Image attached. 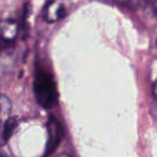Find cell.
Instances as JSON below:
<instances>
[{
  "mask_svg": "<svg viewBox=\"0 0 157 157\" xmlns=\"http://www.w3.org/2000/svg\"><path fill=\"white\" fill-rule=\"evenodd\" d=\"M34 93L38 103L44 109H52L57 105L58 92L52 76L45 71H38L34 79Z\"/></svg>",
  "mask_w": 157,
  "mask_h": 157,
  "instance_id": "cell-1",
  "label": "cell"
},
{
  "mask_svg": "<svg viewBox=\"0 0 157 157\" xmlns=\"http://www.w3.org/2000/svg\"><path fill=\"white\" fill-rule=\"evenodd\" d=\"M47 131H48V142L43 157H48L55 151L57 146L60 144L63 134V131L61 123L53 116H51L49 118L47 123Z\"/></svg>",
  "mask_w": 157,
  "mask_h": 157,
  "instance_id": "cell-2",
  "label": "cell"
},
{
  "mask_svg": "<svg viewBox=\"0 0 157 157\" xmlns=\"http://www.w3.org/2000/svg\"><path fill=\"white\" fill-rule=\"evenodd\" d=\"M66 15V9L62 3L49 2L45 6L44 18L49 22H53L63 18Z\"/></svg>",
  "mask_w": 157,
  "mask_h": 157,
  "instance_id": "cell-3",
  "label": "cell"
},
{
  "mask_svg": "<svg viewBox=\"0 0 157 157\" xmlns=\"http://www.w3.org/2000/svg\"><path fill=\"white\" fill-rule=\"evenodd\" d=\"M11 101L10 99L5 96H0V126L3 127L5 122L10 118L11 113Z\"/></svg>",
  "mask_w": 157,
  "mask_h": 157,
  "instance_id": "cell-4",
  "label": "cell"
},
{
  "mask_svg": "<svg viewBox=\"0 0 157 157\" xmlns=\"http://www.w3.org/2000/svg\"><path fill=\"white\" fill-rule=\"evenodd\" d=\"M17 126V118L10 117L3 125V133H2V140L4 143H6L9 138L12 136L13 132H15L16 128Z\"/></svg>",
  "mask_w": 157,
  "mask_h": 157,
  "instance_id": "cell-5",
  "label": "cell"
},
{
  "mask_svg": "<svg viewBox=\"0 0 157 157\" xmlns=\"http://www.w3.org/2000/svg\"><path fill=\"white\" fill-rule=\"evenodd\" d=\"M153 94L155 96V98L157 100V80L155 81V83L154 85V87H153Z\"/></svg>",
  "mask_w": 157,
  "mask_h": 157,
  "instance_id": "cell-6",
  "label": "cell"
},
{
  "mask_svg": "<svg viewBox=\"0 0 157 157\" xmlns=\"http://www.w3.org/2000/svg\"><path fill=\"white\" fill-rule=\"evenodd\" d=\"M56 157H71L69 155H66V154H61V155H59L58 156Z\"/></svg>",
  "mask_w": 157,
  "mask_h": 157,
  "instance_id": "cell-7",
  "label": "cell"
},
{
  "mask_svg": "<svg viewBox=\"0 0 157 157\" xmlns=\"http://www.w3.org/2000/svg\"><path fill=\"white\" fill-rule=\"evenodd\" d=\"M0 157H8V156H6L4 153H0Z\"/></svg>",
  "mask_w": 157,
  "mask_h": 157,
  "instance_id": "cell-8",
  "label": "cell"
},
{
  "mask_svg": "<svg viewBox=\"0 0 157 157\" xmlns=\"http://www.w3.org/2000/svg\"><path fill=\"white\" fill-rule=\"evenodd\" d=\"M155 13H156L157 15V3L155 4Z\"/></svg>",
  "mask_w": 157,
  "mask_h": 157,
  "instance_id": "cell-9",
  "label": "cell"
},
{
  "mask_svg": "<svg viewBox=\"0 0 157 157\" xmlns=\"http://www.w3.org/2000/svg\"><path fill=\"white\" fill-rule=\"evenodd\" d=\"M156 43H157V40H156Z\"/></svg>",
  "mask_w": 157,
  "mask_h": 157,
  "instance_id": "cell-10",
  "label": "cell"
}]
</instances>
